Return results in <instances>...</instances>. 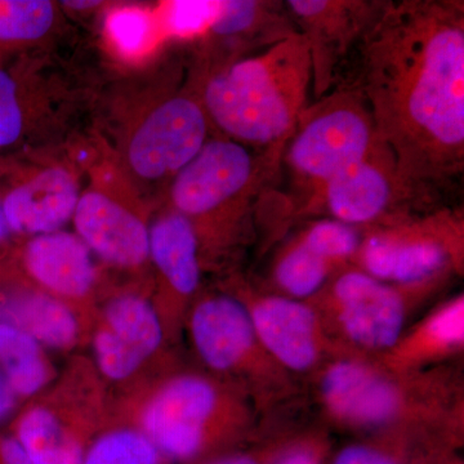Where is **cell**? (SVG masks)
Listing matches in <instances>:
<instances>
[{
    "label": "cell",
    "instance_id": "1",
    "mask_svg": "<svg viewBox=\"0 0 464 464\" xmlns=\"http://www.w3.org/2000/svg\"><path fill=\"white\" fill-rule=\"evenodd\" d=\"M346 67L399 172L442 204L464 170L463 2L384 0Z\"/></svg>",
    "mask_w": 464,
    "mask_h": 464
},
{
    "label": "cell",
    "instance_id": "2",
    "mask_svg": "<svg viewBox=\"0 0 464 464\" xmlns=\"http://www.w3.org/2000/svg\"><path fill=\"white\" fill-rule=\"evenodd\" d=\"M324 424L357 439L393 436L459 453L464 386L454 364L395 372L377 360L335 357L310 378Z\"/></svg>",
    "mask_w": 464,
    "mask_h": 464
},
{
    "label": "cell",
    "instance_id": "3",
    "mask_svg": "<svg viewBox=\"0 0 464 464\" xmlns=\"http://www.w3.org/2000/svg\"><path fill=\"white\" fill-rule=\"evenodd\" d=\"M133 427L174 464L246 447L274 429L237 387L182 357L114 392V424Z\"/></svg>",
    "mask_w": 464,
    "mask_h": 464
},
{
    "label": "cell",
    "instance_id": "4",
    "mask_svg": "<svg viewBox=\"0 0 464 464\" xmlns=\"http://www.w3.org/2000/svg\"><path fill=\"white\" fill-rule=\"evenodd\" d=\"M282 155L209 139L174 177L170 204L191 222L204 271L231 268L255 241L258 208L282 174Z\"/></svg>",
    "mask_w": 464,
    "mask_h": 464
},
{
    "label": "cell",
    "instance_id": "5",
    "mask_svg": "<svg viewBox=\"0 0 464 464\" xmlns=\"http://www.w3.org/2000/svg\"><path fill=\"white\" fill-rule=\"evenodd\" d=\"M311 84L310 50L298 33L212 70L199 101L209 123L226 139L256 151L283 152L310 105Z\"/></svg>",
    "mask_w": 464,
    "mask_h": 464
},
{
    "label": "cell",
    "instance_id": "6",
    "mask_svg": "<svg viewBox=\"0 0 464 464\" xmlns=\"http://www.w3.org/2000/svg\"><path fill=\"white\" fill-rule=\"evenodd\" d=\"M183 337L200 369L243 391L268 420L301 398V381L268 355L246 308L227 290H201L186 317Z\"/></svg>",
    "mask_w": 464,
    "mask_h": 464
},
{
    "label": "cell",
    "instance_id": "7",
    "mask_svg": "<svg viewBox=\"0 0 464 464\" xmlns=\"http://www.w3.org/2000/svg\"><path fill=\"white\" fill-rule=\"evenodd\" d=\"M377 140L371 110L355 88L337 84L310 103L283 150L280 172L285 169L290 186L283 231L326 183L362 160Z\"/></svg>",
    "mask_w": 464,
    "mask_h": 464
},
{
    "label": "cell",
    "instance_id": "8",
    "mask_svg": "<svg viewBox=\"0 0 464 464\" xmlns=\"http://www.w3.org/2000/svg\"><path fill=\"white\" fill-rule=\"evenodd\" d=\"M448 284L399 285L347 266L308 302L322 320L335 357L381 360L398 343L418 310Z\"/></svg>",
    "mask_w": 464,
    "mask_h": 464
},
{
    "label": "cell",
    "instance_id": "9",
    "mask_svg": "<svg viewBox=\"0 0 464 464\" xmlns=\"http://www.w3.org/2000/svg\"><path fill=\"white\" fill-rule=\"evenodd\" d=\"M29 400L14 438L32 464H84L92 442L114 424V391L83 353H72Z\"/></svg>",
    "mask_w": 464,
    "mask_h": 464
},
{
    "label": "cell",
    "instance_id": "10",
    "mask_svg": "<svg viewBox=\"0 0 464 464\" xmlns=\"http://www.w3.org/2000/svg\"><path fill=\"white\" fill-rule=\"evenodd\" d=\"M353 266L399 285L450 283L463 276L462 212L445 207L395 224L362 228Z\"/></svg>",
    "mask_w": 464,
    "mask_h": 464
},
{
    "label": "cell",
    "instance_id": "11",
    "mask_svg": "<svg viewBox=\"0 0 464 464\" xmlns=\"http://www.w3.org/2000/svg\"><path fill=\"white\" fill-rule=\"evenodd\" d=\"M91 360L114 392L181 357L170 347L150 289L110 288L92 324Z\"/></svg>",
    "mask_w": 464,
    "mask_h": 464
},
{
    "label": "cell",
    "instance_id": "12",
    "mask_svg": "<svg viewBox=\"0 0 464 464\" xmlns=\"http://www.w3.org/2000/svg\"><path fill=\"white\" fill-rule=\"evenodd\" d=\"M448 206L406 181L380 139L362 160L326 183L299 219L333 218L360 228L404 221Z\"/></svg>",
    "mask_w": 464,
    "mask_h": 464
},
{
    "label": "cell",
    "instance_id": "13",
    "mask_svg": "<svg viewBox=\"0 0 464 464\" xmlns=\"http://www.w3.org/2000/svg\"><path fill=\"white\" fill-rule=\"evenodd\" d=\"M222 288L239 299L262 346L293 377L311 378L335 359L310 302L268 292L237 274H232Z\"/></svg>",
    "mask_w": 464,
    "mask_h": 464
},
{
    "label": "cell",
    "instance_id": "14",
    "mask_svg": "<svg viewBox=\"0 0 464 464\" xmlns=\"http://www.w3.org/2000/svg\"><path fill=\"white\" fill-rule=\"evenodd\" d=\"M152 306L170 347L179 346L188 311L201 293L204 267L191 222L170 209L149 227Z\"/></svg>",
    "mask_w": 464,
    "mask_h": 464
},
{
    "label": "cell",
    "instance_id": "15",
    "mask_svg": "<svg viewBox=\"0 0 464 464\" xmlns=\"http://www.w3.org/2000/svg\"><path fill=\"white\" fill-rule=\"evenodd\" d=\"M384 0H288L289 16L304 36L313 66L314 99L337 84L348 58Z\"/></svg>",
    "mask_w": 464,
    "mask_h": 464
},
{
    "label": "cell",
    "instance_id": "16",
    "mask_svg": "<svg viewBox=\"0 0 464 464\" xmlns=\"http://www.w3.org/2000/svg\"><path fill=\"white\" fill-rule=\"evenodd\" d=\"M209 124L197 97L181 94L164 101L130 137V169L146 181L174 179L209 140Z\"/></svg>",
    "mask_w": 464,
    "mask_h": 464
},
{
    "label": "cell",
    "instance_id": "17",
    "mask_svg": "<svg viewBox=\"0 0 464 464\" xmlns=\"http://www.w3.org/2000/svg\"><path fill=\"white\" fill-rule=\"evenodd\" d=\"M23 264L34 285L72 307L92 328L109 289L101 286L93 253L78 235L57 231L33 237L24 250Z\"/></svg>",
    "mask_w": 464,
    "mask_h": 464
},
{
    "label": "cell",
    "instance_id": "18",
    "mask_svg": "<svg viewBox=\"0 0 464 464\" xmlns=\"http://www.w3.org/2000/svg\"><path fill=\"white\" fill-rule=\"evenodd\" d=\"M76 235L103 264L139 273L150 264L149 226L141 217L100 191L79 198Z\"/></svg>",
    "mask_w": 464,
    "mask_h": 464
},
{
    "label": "cell",
    "instance_id": "19",
    "mask_svg": "<svg viewBox=\"0 0 464 464\" xmlns=\"http://www.w3.org/2000/svg\"><path fill=\"white\" fill-rule=\"evenodd\" d=\"M464 351V295L444 299L414 320L380 362L395 372H420L453 364Z\"/></svg>",
    "mask_w": 464,
    "mask_h": 464
},
{
    "label": "cell",
    "instance_id": "20",
    "mask_svg": "<svg viewBox=\"0 0 464 464\" xmlns=\"http://www.w3.org/2000/svg\"><path fill=\"white\" fill-rule=\"evenodd\" d=\"M79 198L74 176L50 168L9 192L3 212L11 231L38 237L61 231L74 216Z\"/></svg>",
    "mask_w": 464,
    "mask_h": 464
},
{
    "label": "cell",
    "instance_id": "21",
    "mask_svg": "<svg viewBox=\"0 0 464 464\" xmlns=\"http://www.w3.org/2000/svg\"><path fill=\"white\" fill-rule=\"evenodd\" d=\"M216 38L239 44V57L246 58L298 34L285 2L228 0L218 3L216 17L208 25Z\"/></svg>",
    "mask_w": 464,
    "mask_h": 464
},
{
    "label": "cell",
    "instance_id": "22",
    "mask_svg": "<svg viewBox=\"0 0 464 464\" xmlns=\"http://www.w3.org/2000/svg\"><path fill=\"white\" fill-rule=\"evenodd\" d=\"M340 270L293 234L275 252L267 282L259 285L284 297L308 302Z\"/></svg>",
    "mask_w": 464,
    "mask_h": 464
},
{
    "label": "cell",
    "instance_id": "23",
    "mask_svg": "<svg viewBox=\"0 0 464 464\" xmlns=\"http://www.w3.org/2000/svg\"><path fill=\"white\" fill-rule=\"evenodd\" d=\"M50 353L16 326L0 323V372L17 399H32L57 377Z\"/></svg>",
    "mask_w": 464,
    "mask_h": 464
},
{
    "label": "cell",
    "instance_id": "24",
    "mask_svg": "<svg viewBox=\"0 0 464 464\" xmlns=\"http://www.w3.org/2000/svg\"><path fill=\"white\" fill-rule=\"evenodd\" d=\"M454 453L439 451L413 440L375 436L357 439L333 451L329 464H436Z\"/></svg>",
    "mask_w": 464,
    "mask_h": 464
},
{
    "label": "cell",
    "instance_id": "25",
    "mask_svg": "<svg viewBox=\"0 0 464 464\" xmlns=\"http://www.w3.org/2000/svg\"><path fill=\"white\" fill-rule=\"evenodd\" d=\"M84 464H174L139 430L112 424L92 442Z\"/></svg>",
    "mask_w": 464,
    "mask_h": 464
},
{
    "label": "cell",
    "instance_id": "26",
    "mask_svg": "<svg viewBox=\"0 0 464 464\" xmlns=\"http://www.w3.org/2000/svg\"><path fill=\"white\" fill-rule=\"evenodd\" d=\"M295 235L326 261L343 268L353 266L362 239V228L333 218H313Z\"/></svg>",
    "mask_w": 464,
    "mask_h": 464
},
{
    "label": "cell",
    "instance_id": "27",
    "mask_svg": "<svg viewBox=\"0 0 464 464\" xmlns=\"http://www.w3.org/2000/svg\"><path fill=\"white\" fill-rule=\"evenodd\" d=\"M54 7L44 0H0V39L35 41L53 25Z\"/></svg>",
    "mask_w": 464,
    "mask_h": 464
},
{
    "label": "cell",
    "instance_id": "28",
    "mask_svg": "<svg viewBox=\"0 0 464 464\" xmlns=\"http://www.w3.org/2000/svg\"><path fill=\"white\" fill-rule=\"evenodd\" d=\"M297 426L279 423L256 441L246 447L225 451L194 464H271L297 431Z\"/></svg>",
    "mask_w": 464,
    "mask_h": 464
},
{
    "label": "cell",
    "instance_id": "29",
    "mask_svg": "<svg viewBox=\"0 0 464 464\" xmlns=\"http://www.w3.org/2000/svg\"><path fill=\"white\" fill-rule=\"evenodd\" d=\"M333 440L325 426L297 429L271 464H329Z\"/></svg>",
    "mask_w": 464,
    "mask_h": 464
},
{
    "label": "cell",
    "instance_id": "30",
    "mask_svg": "<svg viewBox=\"0 0 464 464\" xmlns=\"http://www.w3.org/2000/svg\"><path fill=\"white\" fill-rule=\"evenodd\" d=\"M108 30L112 41L124 53L133 54L149 44L151 21L145 12L123 8L110 14Z\"/></svg>",
    "mask_w": 464,
    "mask_h": 464
},
{
    "label": "cell",
    "instance_id": "31",
    "mask_svg": "<svg viewBox=\"0 0 464 464\" xmlns=\"http://www.w3.org/2000/svg\"><path fill=\"white\" fill-rule=\"evenodd\" d=\"M23 124L16 84L11 76L0 70V148L16 141L23 132Z\"/></svg>",
    "mask_w": 464,
    "mask_h": 464
},
{
    "label": "cell",
    "instance_id": "32",
    "mask_svg": "<svg viewBox=\"0 0 464 464\" xmlns=\"http://www.w3.org/2000/svg\"><path fill=\"white\" fill-rule=\"evenodd\" d=\"M218 3L179 2L169 9V26L179 34L198 32L216 17Z\"/></svg>",
    "mask_w": 464,
    "mask_h": 464
},
{
    "label": "cell",
    "instance_id": "33",
    "mask_svg": "<svg viewBox=\"0 0 464 464\" xmlns=\"http://www.w3.org/2000/svg\"><path fill=\"white\" fill-rule=\"evenodd\" d=\"M0 464H32L14 436L0 438Z\"/></svg>",
    "mask_w": 464,
    "mask_h": 464
},
{
    "label": "cell",
    "instance_id": "34",
    "mask_svg": "<svg viewBox=\"0 0 464 464\" xmlns=\"http://www.w3.org/2000/svg\"><path fill=\"white\" fill-rule=\"evenodd\" d=\"M16 402V395L12 392L8 382L5 381V375L0 372V420L14 411Z\"/></svg>",
    "mask_w": 464,
    "mask_h": 464
},
{
    "label": "cell",
    "instance_id": "35",
    "mask_svg": "<svg viewBox=\"0 0 464 464\" xmlns=\"http://www.w3.org/2000/svg\"><path fill=\"white\" fill-rule=\"evenodd\" d=\"M9 232H11V228H9L7 219H5L3 208L0 207V241L7 239Z\"/></svg>",
    "mask_w": 464,
    "mask_h": 464
},
{
    "label": "cell",
    "instance_id": "36",
    "mask_svg": "<svg viewBox=\"0 0 464 464\" xmlns=\"http://www.w3.org/2000/svg\"><path fill=\"white\" fill-rule=\"evenodd\" d=\"M63 5H65L66 7L74 9H88L97 7L100 2H65Z\"/></svg>",
    "mask_w": 464,
    "mask_h": 464
},
{
    "label": "cell",
    "instance_id": "37",
    "mask_svg": "<svg viewBox=\"0 0 464 464\" xmlns=\"http://www.w3.org/2000/svg\"><path fill=\"white\" fill-rule=\"evenodd\" d=\"M436 464H464L462 458L459 457V453L450 454V456L445 457L444 459L440 460Z\"/></svg>",
    "mask_w": 464,
    "mask_h": 464
}]
</instances>
